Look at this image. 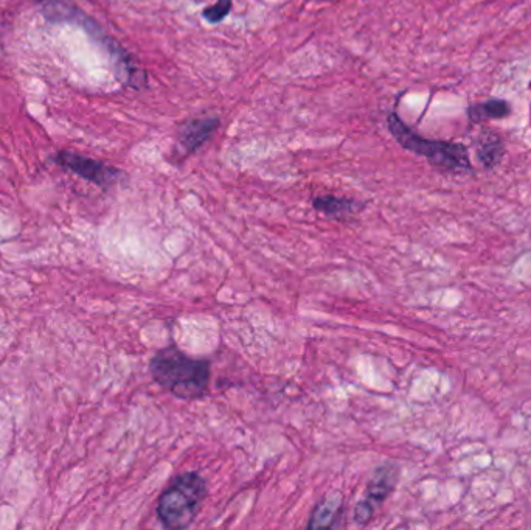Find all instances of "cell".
I'll use <instances>...</instances> for the list:
<instances>
[{
	"label": "cell",
	"mask_w": 531,
	"mask_h": 530,
	"mask_svg": "<svg viewBox=\"0 0 531 530\" xmlns=\"http://www.w3.org/2000/svg\"><path fill=\"white\" fill-rule=\"evenodd\" d=\"M510 111V106L502 100H491V102L482 103L469 109V116L474 122H482L488 119H500L505 117Z\"/></svg>",
	"instance_id": "30bf717a"
},
{
	"label": "cell",
	"mask_w": 531,
	"mask_h": 530,
	"mask_svg": "<svg viewBox=\"0 0 531 530\" xmlns=\"http://www.w3.org/2000/svg\"><path fill=\"white\" fill-rule=\"evenodd\" d=\"M218 128L219 120L216 117L188 120L179 130V145L187 153H193L202 147Z\"/></svg>",
	"instance_id": "ba28073f"
},
{
	"label": "cell",
	"mask_w": 531,
	"mask_h": 530,
	"mask_svg": "<svg viewBox=\"0 0 531 530\" xmlns=\"http://www.w3.org/2000/svg\"><path fill=\"white\" fill-rule=\"evenodd\" d=\"M313 207L331 220L344 221L361 212L364 204L356 199L339 198V196L323 195L313 199Z\"/></svg>",
	"instance_id": "9c48e42d"
},
{
	"label": "cell",
	"mask_w": 531,
	"mask_h": 530,
	"mask_svg": "<svg viewBox=\"0 0 531 530\" xmlns=\"http://www.w3.org/2000/svg\"><path fill=\"white\" fill-rule=\"evenodd\" d=\"M502 156V145L496 136L483 137L480 139L479 157L486 167H493Z\"/></svg>",
	"instance_id": "8fae6325"
},
{
	"label": "cell",
	"mask_w": 531,
	"mask_h": 530,
	"mask_svg": "<svg viewBox=\"0 0 531 530\" xmlns=\"http://www.w3.org/2000/svg\"><path fill=\"white\" fill-rule=\"evenodd\" d=\"M342 513H344V495L341 492L330 493L314 506L306 527L308 529H333L341 524Z\"/></svg>",
	"instance_id": "52a82bcc"
},
{
	"label": "cell",
	"mask_w": 531,
	"mask_h": 530,
	"mask_svg": "<svg viewBox=\"0 0 531 530\" xmlns=\"http://www.w3.org/2000/svg\"><path fill=\"white\" fill-rule=\"evenodd\" d=\"M389 130L401 147L418 156L426 157L435 167L446 171H469L468 151L460 143L440 142V140H427L413 133L409 126L396 116H389Z\"/></svg>",
	"instance_id": "277c9868"
},
{
	"label": "cell",
	"mask_w": 531,
	"mask_h": 530,
	"mask_svg": "<svg viewBox=\"0 0 531 530\" xmlns=\"http://www.w3.org/2000/svg\"><path fill=\"white\" fill-rule=\"evenodd\" d=\"M55 162L64 170L98 185L103 190L111 189L112 185L122 179V171L118 168L106 165L105 162L95 161L83 154L73 153V151H59L55 156Z\"/></svg>",
	"instance_id": "8992f818"
},
{
	"label": "cell",
	"mask_w": 531,
	"mask_h": 530,
	"mask_svg": "<svg viewBox=\"0 0 531 530\" xmlns=\"http://www.w3.org/2000/svg\"><path fill=\"white\" fill-rule=\"evenodd\" d=\"M400 479V467L395 464H384L376 468L372 479L368 481L364 498L354 507V521L359 526H365L375 517L378 507L386 503L387 498L392 495L396 484Z\"/></svg>",
	"instance_id": "5b68a950"
},
{
	"label": "cell",
	"mask_w": 531,
	"mask_h": 530,
	"mask_svg": "<svg viewBox=\"0 0 531 530\" xmlns=\"http://www.w3.org/2000/svg\"><path fill=\"white\" fill-rule=\"evenodd\" d=\"M230 8H232V0H219L213 7L205 8L202 11L205 21H209L210 24H216V22L223 21L229 14Z\"/></svg>",
	"instance_id": "7c38bea8"
},
{
	"label": "cell",
	"mask_w": 531,
	"mask_h": 530,
	"mask_svg": "<svg viewBox=\"0 0 531 530\" xmlns=\"http://www.w3.org/2000/svg\"><path fill=\"white\" fill-rule=\"evenodd\" d=\"M36 4L41 8L42 16L50 24H72L83 28L84 32L108 53L115 75L123 84L132 88H140L145 84L143 72L132 61L131 55L114 38L106 35L101 25L91 16H87L77 5L72 4L70 0H36Z\"/></svg>",
	"instance_id": "7a4b0ae2"
},
{
	"label": "cell",
	"mask_w": 531,
	"mask_h": 530,
	"mask_svg": "<svg viewBox=\"0 0 531 530\" xmlns=\"http://www.w3.org/2000/svg\"><path fill=\"white\" fill-rule=\"evenodd\" d=\"M209 495V484L198 471H184L173 478L157 501V520L165 529L184 530L193 524Z\"/></svg>",
	"instance_id": "3957f363"
},
{
	"label": "cell",
	"mask_w": 531,
	"mask_h": 530,
	"mask_svg": "<svg viewBox=\"0 0 531 530\" xmlns=\"http://www.w3.org/2000/svg\"><path fill=\"white\" fill-rule=\"evenodd\" d=\"M150 372L160 388L179 400H199L209 392L210 361L191 358L179 347H164L151 358Z\"/></svg>",
	"instance_id": "6da1fadb"
}]
</instances>
